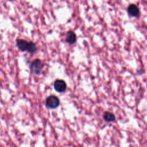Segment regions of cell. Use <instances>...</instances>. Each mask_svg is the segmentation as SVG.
I'll return each instance as SVG.
<instances>
[{"label": "cell", "instance_id": "cell-4", "mask_svg": "<svg viewBox=\"0 0 147 147\" xmlns=\"http://www.w3.org/2000/svg\"><path fill=\"white\" fill-rule=\"evenodd\" d=\"M16 45L22 52L27 51L29 45V41L24 39H18L16 41Z\"/></svg>", "mask_w": 147, "mask_h": 147}, {"label": "cell", "instance_id": "cell-5", "mask_svg": "<svg viewBox=\"0 0 147 147\" xmlns=\"http://www.w3.org/2000/svg\"><path fill=\"white\" fill-rule=\"evenodd\" d=\"M127 11L131 17H137L140 14L139 8L135 4H130L129 5L127 9Z\"/></svg>", "mask_w": 147, "mask_h": 147}, {"label": "cell", "instance_id": "cell-6", "mask_svg": "<svg viewBox=\"0 0 147 147\" xmlns=\"http://www.w3.org/2000/svg\"><path fill=\"white\" fill-rule=\"evenodd\" d=\"M65 41L67 43L69 44H73L76 41V34L71 30H69L67 32Z\"/></svg>", "mask_w": 147, "mask_h": 147}, {"label": "cell", "instance_id": "cell-7", "mask_svg": "<svg viewBox=\"0 0 147 147\" xmlns=\"http://www.w3.org/2000/svg\"><path fill=\"white\" fill-rule=\"evenodd\" d=\"M103 118L106 122H113L115 120V117L114 115V114L109 111H106L104 113Z\"/></svg>", "mask_w": 147, "mask_h": 147}, {"label": "cell", "instance_id": "cell-3", "mask_svg": "<svg viewBox=\"0 0 147 147\" xmlns=\"http://www.w3.org/2000/svg\"><path fill=\"white\" fill-rule=\"evenodd\" d=\"M53 87L58 92H63L67 88V84L62 79H57L54 82Z\"/></svg>", "mask_w": 147, "mask_h": 147}, {"label": "cell", "instance_id": "cell-8", "mask_svg": "<svg viewBox=\"0 0 147 147\" xmlns=\"http://www.w3.org/2000/svg\"><path fill=\"white\" fill-rule=\"evenodd\" d=\"M36 51H37V47L36 44L32 41H29V48L27 52L29 53H34L36 52Z\"/></svg>", "mask_w": 147, "mask_h": 147}, {"label": "cell", "instance_id": "cell-1", "mask_svg": "<svg viewBox=\"0 0 147 147\" xmlns=\"http://www.w3.org/2000/svg\"><path fill=\"white\" fill-rule=\"evenodd\" d=\"M44 67V63L39 59L33 60L29 65V68L32 73L36 75H40Z\"/></svg>", "mask_w": 147, "mask_h": 147}, {"label": "cell", "instance_id": "cell-2", "mask_svg": "<svg viewBox=\"0 0 147 147\" xmlns=\"http://www.w3.org/2000/svg\"><path fill=\"white\" fill-rule=\"evenodd\" d=\"M45 105L48 108L55 109L59 106L60 100L56 96L50 95L46 99Z\"/></svg>", "mask_w": 147, "mask_h": 147}]
</instances>
